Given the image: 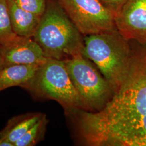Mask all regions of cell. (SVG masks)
Returning a JSON list of instances; mask_svg holds the SVG:
<instances>
[{
	"instance_id": "1",
	"label": "cell",
	"mask_w": 146,
	"mask_h": 146,
	"mask_svg": "<svg viewBox=\"0 0 146 146\" xmlns=\"http://www.w3.org/2000/svg\"><path fill=\"white\" fill-rule=\"evenodd\" d=\"M133 50L128 73L104 107L82 112L81 134L90 146H146V45Z\"/></svg>"
},
{
	"instance_id": "2",
	"label": "cell",
	"mask_w": 146,
	"mask_h": 146,
	"mask_svg": "<svg viewBox=\"0 0 146 146\" xmlns=\"http://www.w3.org/2000/svg\"><path fill=\"white\" fill-rule=\"evenodd\" d=\"M81 33L58 2L47 4L33 38L45 56L64 61L83 54Z\"/></svg>"
},
{
	"instance_id": "3",
	"label": "cell",
	"mask_w": 146,
	"mask_h": 146,
	"mask_svg": "<svg viewBox=\"0 0 146 146\" xmlns=\"http://www.w3.org/2000/svg\"><path fill=\"white\" fill-rule=\"evenodd\" d=\"M117 29L85 36L83 54L93 61L113 90L125 79L131 66L133 50Z\"/></svg>"
},
{
	"instance_id": "4",
	"label": "cell",
	"mask_w": 146,
	"mask_h": 146,
	"mask_svg": "<svg viewBox=\"0 0 146 146\" xmlns=\"http://www.w3.org/2000/svg\"><path fill=\"white\" fill-rule=\"evenodd\" d=\"M25 88L35 94L58 101L66 110L83 107L64 61L48 58Z\"/></svg>"
},
{
	"instance_id": "5",
	"label": "cell",
	"mask_w": 146,
	"mask_h": 146,
	"mask_svg": "<svg viewBox=\"0 0 146 146\" xmlns=\"http://www.w3.org/2000/svg\"><path fill=\"white\" fill-rule=\"evenodd\" d=\"M64 61L83 107L93 111L102 109L114 94L107 81L82 54Z\"/></svg>"
},
{
	"instance_id": "6",
	"label": "cell",
	"mask_w": 146,
	"mask_h": 146,
	"mask_svg": "<svg viewBox=\"0 0 146 146\" xmlns=\"http://www.w3.org/2000/svg\"><path fill=\"white\" fill-rule=\"evenodd\" d=\"M84 36L117 29L114 14L100 0H58Z\"/></svg>"
},
{
	"instance_id": "7",
	"label": "cell",
	"mask_w": 146,
	"mask_h": 146,
	"mask_svg": "<svg viewBox=\"0 0 146 146\" xmlns=\"http://www.w3.org/2000/svg\"><path fill=\"white\" fill-rule=\"evenodd\" d=\"M115 23L127 41L146 45V0H128L115 14Z\"/></svg>"
},
{
	"instance_id": "8",
	"label": "cell",
	"mask_w": 146,
	"mask_h": 146,
	"mask_svg": "<svg viewBox=\"0 0 146 146\" xmlns=\"http://www.w3.org/2000/svg\"><path fill=\"white\" fill-rule=\"evenodd\" d=\"M0 52L5 66H41L48 58L41 48L32 37L17 35L7 42L0 44Z\"/></svg>"
},
{
	"instance_id": "9",
	"label": "cell",
	"mask_w": 146,
	"mask_h": 146,
	"mask_svg": "<svg viewBox=\"0 0 146 146\" xmlns=\"http://www.w3.org/2000/svg\"><path fill=\"white\" fill-rule=\"evenodd\" d=\"M9 14L13 31L19 36L33 37L41 16L20 8L14 0H8Z\"/></svg>"
},
{
	"instance_id": "10",
	"label": "cell",
	"mask_w": 146,
	"mask_h": 146,
	"mask_svg": "<svg viewBox=\"0 0 146 146\" xmlns=\"http://www.w3.org/2000/svg\"><path fill=\"white\" fill-rule=\"evenodd\" d=\"M40 67L23 64L5 66L0 70V92L13 86L25 88L34 77Z\"/></svg>"
},
{
	"instance_id": "11",
	"label": "cell",
	"mask_w": 146,
	"mask_h": 146,
	"mask_svg": "<svg viewBox=\"0 0 146 146\" xmlns=\"http://www.w3.org/2000/svg\"><path fill=\"white\" fill-rule=\"evenodd\" d=\"M43 115L40 113H29L11 118L5 128L0 132V138L8 140L14 146L16 141L40 120Z\"/></svg>"
},
{
	"instance_id": "12",
	"label": "cell",
	"mask_w": 146,
	"mask_h": 146,
	"mask_svg": "<svg viewBox=\"0 0 146 146\" xmlns=\"http://www.w3.org/2000/svg\"><path fill=\"white\" fill-rule=\"evenodd\" d=\"M47 123V119L44 115L23 135L16 141L14 146H35L42 139Z\"/></svg>"
},
{
	"instance_id": "13",
	"label": "cell",
	"mask_w": 146,
	"mask_h": 146,
	"mask_svg": "<svg viewBox=\"0 0 146 146\" xmlns=\"http://www.w3.org/2000/svg\"><path fill=\"white\" fill-rule=\"evenodd\" d=\"M16 36L11 25L8 0H0V44L9 41Z\"/></svg>"
},
{
	"instance_id": "14",
	"label": "cell",
	"mask_w": 146,
	"mask_h": 146,
	"mask_svg": "<svg viewBox=\"0 0 146 146\" xmlns=\"http://www.w3.org/2000/svg\"><path fill=\"white\" fill-rule=\"evenodd\" d=\"M14 2L22 9L36 14L41 16L46 8V0H14Z\"/></svg>"
},
{
	"instance_id": "15",
	"label": "cell",
	"mask_w": 146,
	"mask_h": 146,
	"mask_svg": "<svg viewBox=\"0 0 146 146\" xmlns=\"http://www.w3.org/2000/svg\"><path fill=\"white\" fill-rule=\"evenodd\" d=\"M104 5L115 15L128 0H100Z\"/></svg>"
},
{
	"instance_id": "16",
	"label": "cell",
	"mask_w": 146,
	"mask_h": 146,
	"mask_svg": "<svg viewBox=\"0 0 146 146\" xmlns=\"http://www.w3.org/2000/svg\"><path fill=\"white\" fill-rule=\"evenodd\" d=\"M0 146H14V145L4 138H0Z\"/></svg>"
},
{
	"instance_id": "17",
	"label": "cell",
	"mask_w": 146,
	"mask_h": 146,
	"mask_svg": "<svg viewBox=\"0 0 146 146\" xmlns=\"http://www.w3.org/2000/svg\"><path fill=\"white\" fill-rule=\"evenodd\" d=\"M5 66V62L3 61V59L2 55H1V52H0V70L2 69Z\"/></svg>"
}]
</instances>
